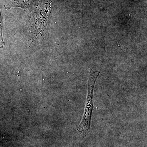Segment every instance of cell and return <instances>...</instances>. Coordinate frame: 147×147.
I'll return each instance as SVG.
<instances>
[{"label": "cell", "instance_id": "obj_1", "mask_svg": "<svg viewBox=\"0 0 147 147\" xmlns=\"http://www.w3.org/2000/svg\"><path fill=\"white\" fill-rule=\"evenodd\" d=\"M100 72L89 69L88 77V89L84 115L77 130L83 138L86 137L91 130L92 114L94 110L93 94L95 85Z\"/></svg>", "mask_w": 147, "mask_h": 147}, {"label": "cell", "instance_id": "obj_2", "mask_svg": "<svg viewBox=\"0 0 147 147\" xmlns=\"http://www.w3.org/2000/svg\"><path fill=\"white\" fill-rule=\"evenodd\" d=\"M4 45V43L2 36L1 28V14H0V47L2 48Z\"/></svg>", "mask_w": 147, "mask_h": 147}]
</instances>
